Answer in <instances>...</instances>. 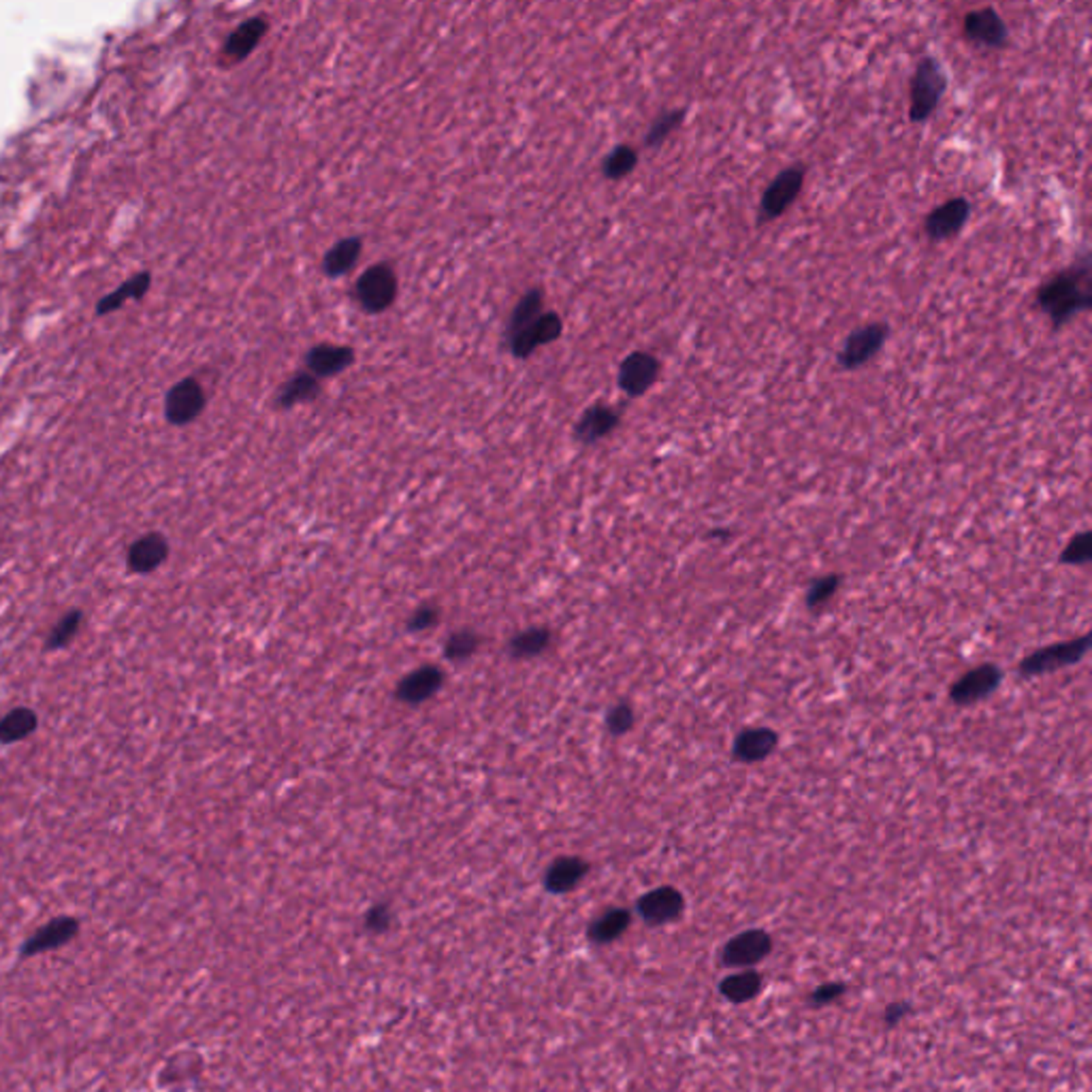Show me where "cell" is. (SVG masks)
Instances as JSON below:
<instances>
[{
    "instance_id": "6da1fadb",
    "label": "cell",
    "mask_w": 1092,
    "mask_h": 1092,
    "mask_svg": "<svg viewBox=\"0 0 1092 1092\" xmlns=\"http://www.w3.org/2000/svg\"><path fill=\"white\" fill-rule=\"evenodd\" d=\"M1092 282H1090V256H1082L1080 263L1058 271L1056 276L1039 286L1035 295V308L1048 314L1054 331L1063 329L1078 314L1090 310Z\"/></svg>"
},
{
    "instance_id": "7a4b0ae2",
    "label": "cell",
    "mask_w": 1092,
    "mask_h": 1092,
    "mask_svg": "<svg viewBox=\"0 0 1092 1092\" xmlns=\"http://www.w3.org/2000/svg\"><path fill=\"white\" fill-rule=\"evenodd\" d=\"M947 90V76L941 62L932 56H924L917 62V69L912 79V93H909V118L913 124H924L937 111L943 94Z\"/></svg>"
},
{
    "instance_id": "3957f363",
    "label": "cell",
    "mask_w": 1092,
    "mask_h": 1092,
    "mask_svg": "<svg viewBox=\"0 0 1092 1092\" xmlns=\"http://www.w3.org/2000/svg\"><path fill=\"white\" fill-rule=\"evenodd\" d=\"M805 178H807L805 164H792V167L783 169L779 176L766 186L762 198H759V216H758L759 225L776 220L792 208V203L796 201L802 193Z\"/></svg>"
},
{
    "instance_id": "277c9868",
    "label": "cell",
    "mask_w": 1092,
    "mask_h": 1092,
    "mask_svg": "<svg viewBox=\"0 0 1092 1092\" xmlns=\"http://www.w3.org/2000/svg\"><path fill=\"white\" fill-rule=\"evenodd\" d=\"M888 337L890 327L885 322H868V325L858 327L843 342L841 350L837 352V363L847 371L862 367L881 352Z\"/></svg>"
},
{
    "instance_id": "5b68a950",
    "label": "cell",
    "mask_w": 1092,
    "mask_h": 1092,
    "mask_svg": "<svg viewBox=\"0 0 1092 1092\" xmlns=\"http://www.w3.org/2000/svg\"><path fill=\"white\" fill-rule=\"evenodd\" d=\"M357 301L367 314H380L391 308L397 297V276L386 263L369 267L357 282Z\"/></svg>"
},
{
    "instance_id": "8992f818",
    "label": "cell",
    "mask_w": 1092,
    "mask_h": 1092,
    "mask_svg": "<svg viewBox=\"0 0 1092 1092\" xmlns=\"http://www.w3.org/2000/svg\"><path fill=\"white\" fill-rule=\"evenodd\" d=\"M205 391L196 378H184L169 388L164 397V418L171 425L184 427L201 417L205 410Z\"/></svg>"
},
{
    "instance_id": "52a82bcc",
    "label": "cell",
    "mask_w": 1092,
    "mask_h": 1092,
    "mask_svg": "<svg viewBox=\"0 0 1092 1092\" xmlns=\"http://www.w3.org/2000/svg\"><path fill=\"white\" fill-rule=\"evenodd\" d=\"M77 932H79L77 917H71V915L54 917V920H49L47 924L41 926V929H37L26 941H24V946L20 947V956L32 958V956L45 954V951L62 947V946H66V943H71L73 939H76Z\"/></svg>"
},
{
    "instance_id": "ba28073f",
    "label": "cell",
    "mask_w": 1092,
    "mask_h": 1092,
    "mask_svg": "<svg viewBox=\"0 0 1092 1092\" xmlns=\"http://www.w3.org/2000/svg\"><path fill=\"white\" fill-rule=\"evenodd\" d=\"M971 216V203L963 196L949 198L939 208H934L924 222V233L929 235L932 242H946V239L954 237L964 229L966 220Z\"/></svg>"
},
{
    "instance_id": "9c48e42d",
    "label": "cell",
    "mask_w": 1092,
    "mask_h": 1092,
    "mask_svg": "<svg viewBox=\"0 0 1092 1092\" xmlns=\"http://www.w3.org/2000/svg\"><path fill=\"white\" fill-rule=\"evenodd\" d=\"M659 376V361L649 352H632L619 367V386L630 397H640L656 384Z\"/></svg>"
},
{
    "instance_id": "30bf717a",
    "label": "cell",
    "mask_w": 1092,
    "mask_h": 1092,
    "mask_svg": "<svg viewBox=\"0 0 1092 1092\" xmlns=\"http://www.w3.org/2000/svg\"><path fill=\"white\" fill-rule=\"evenodd\" d=\"M963 30L969 41L983 47H992V49H998V47H1005L1007 43V24L1003 22V18L995 11L990 9V7H983V9L978 11H969L964 15V24H963Z\"/></svg>"
},
{
    "instance_id": "8fae6325",
    "label": "cell",
    "mask_w": 1092,
    "mask_h": 1092,
    "mask_svg": "<svg viewBox=\"0 0 1092 1092\" xmlns=\"http://www.w3.org/2000/svg\"><path fill=\"white\" fill-rule=\"evenodd\" d=\"M561 331H564V322H561L559 314L542 312L525 331H520L519 335L510 339V349L515 352V357L527 359L536 349L555 342Z\"/></svg>"
},
{
    "instance_id": "7c38bea8",
    "label": "cell",
    "mask_w": 1092,
    "mask_h": 1092,
    "mask_svg": "<svg viewBox=\"0 0 1092 1092\" xmlns=\"http://www.w3.org/2000/svg\"><path fill=\"white\" fill-rule=\"evenodd\" d=\"M1086 649H1088L1086 639L1065 642V644H1052V647L1032 653L1027 661H1022L1020 673H1022V676H1032V674L1048 673V670H1054V668H1063L1066 664H1073V661H1080L1083 653H1086Z\"/></svg>"
},
{
    "instance_id": "4fadbf2b",
    "label": "cell",
    "mask_w": 1092,
    "mask_h": 1092,
    "mask_svg": "<svg viewBox=\"0 0 1092 1092\" xmlns=\"http://www.w3.org/2000/svg\"><path fill=\"white\" fill-rule=\"evenodd\" d=\"M169 555V542L162 534H145L130 544L127 568L130 574L145 576L159 570Z\"/></svg>"
},
{
    "instance_id": "5bb4252c",
    "label": "cell",
    "mask_w": 1092,
    "mask_h": 1092,
    "mask_svg": "<svg viewBox=\"0 0 1092 1092\" xmlns=\"http://www.w3.org/2000/svg\"><path fill=\"white\" fill-rule=\"evenodd\" d=\"M773 943L764 930H747L736 934L724 949V963L727 966H754L768 956Z\"/></svg>"
},
{
    "instance_id": "9a60e30c",
    "label": "cell",
    "mask_w": 1092,
    "mask_h": 1092,
    "mask_svg": "<svg viewBox=\"0 0 1092 1092\" xmlns=\"http://www.w3.org/2000/svg\"><path fill=\"white\" fill-rule=\"evenodd\" d=\"M444 674L440 668L435 666H420L403 678L397 688V698L405 705H420L429 698H434L442 688Z\"/></svg>"
},
{
    "instance_id": "2e32d148",
    "label": "cell",
    "mask_w": 1092,
    "mask_h": 1092,
    "mask_svg": "<svg viewBox=\"0 0 1092 1092\" xmlns=\"http://www.w3.org/2000/svg\"><path fill=\"white\" fill-rule=\"evenodd\" d=\"M1000 681V670L995 666H980L966 673L954 688H951V700L958 705H973L981 698L990 696L997 690Z\"/></svg>"
},
{
    "instance_id": "e0dca14e",
    "label": "cell",
    "mask_w": 1092,
    "mask_h": 1092,
    "mask_svg": "<svg viewBox=\"0 0 1092 1092\" xmlns=\"http://www.w3.org/2000/svg\"><path fill=\"white\" fill-rule=\"evenodd\" d=\"M354 361V352L349 346H333V344H320L314 346L305 357V367L308 374L314 378H329L335 376L346 367H350Z\"/></svg>"
},
{
    "instance_id": "ac0fdd59",
    "label": "cell",
    "mask_w": 1092,
    "mask_h": 1092,
    "mask_svg": "<svg viewBox=\"0 0 1092 1092\" xmlns=\"http://www.w3.org/2000/svg\"><path fill=\"white\" fill-rule=\"evenodd\" d=\"M639 912L644 922L666 924L676 920L683 912V896L674 888H657L644 895L639 903Z\"/></svg>"
},
{
    "instance_id": "d6986e66",
    "label": "cell",
    "mask_w": 1092,
    "mask_h": 1092,
    "mask_svg": "<svg viewBox=\"0 0 1092 1092\" xmlns=\"http://www.w3.org/2000/svg\"><path fill=\"white\" fill-rule=\"evenodd\" d=\"M619 420H622V415L615 408H610V405H591L589 410H585V415L578 420V425L574 429V435L578 442L583 444H593L602 440V437L610 435L615 429L619 427Z\"/></svg>"
},
{
    "instance_id": "ffe728a7",
    "label": "cell",
    "mask_w": 1092,
    "mask_h": 1092,
    "mask_svg": "<svg viewBox=\"0 0 1092 1092\" xmlns=\"http://www.w3.org/2000/svg\"><path fill=\"white\" fill-rule=\"evenodd\" d=\"M267 26L269 24L263 15H256V18L239 24V26L229 35L225 47H222V56H225L229 62H242L244 58L250 56L252 49L261 43L264 32H267Z\"/></svg>"
},
{
    "instance_id": "44dd1931",
    "label": "cell",
    "mask_w": 1092,
    "mask_h": 1092,
    "mask_svg": "<svg viewBox=\"0 0 1092 1092\" xmlns=\"http://www.w3.org/2000/svg\"><path fill=\"white\" fill-rule=\"evenodd\" d=\"M776 747V734L766 727L744 730L734 742V758L741 762H759Z\"/></svg>"
},
{
    "instance_id": "7402d4cb",
    "label": "cell",
    "mask_w": 1092,
    "mask_h": 1092,
    "mask_svg": "<svg viewBox=\"0 0 1092 1092\" xmlns=\"http://www.w3.org/2000/svg\"><path fill=\"white\" fill-rule=\"evenodd\" d=\"M150 284H152L150 273L147 271L137 273V276L127 280L120 288H115L113 293L103 297V299L96 303V314L98 316H105V314L118 312L120 308H124L127 301H139L142 297H145L147 291H150Z\"/></svg>"
},
{
    "instance_id": "603a6c76",
    "label": "cell",
    "mask_w": 1092,
    "mask_h": 1092,
    "mask_svg": "<svg viewBox=\"0 0 1092 1092\" xmlns=\"http://www.w3.org/2000/svg\"><path fill=\"white\" fill-rule=\"evenodd\" d=\"M363 250V244L359 237H346L337 242L322 259V269L329 278H339L349 273L354 264L359 263V256Z\"/></svg>"
},
{
    "instance_id": "cb8c5ba5",
    "label": "cell",
    "mask_w": 1092,
    "mask_h": 1092,
    "mask_svg": "<svg viewBox=\"0 0 1092 1092\" xmlns=\"http://www.w3.org/2000/svg\"><path fill=\"white\" fill-rule=\"evenodd\" d=\"M587 875V864L578 858H561L546 873V888L551 892H568L578 885Z\"/></svg>"
},
{
    "instance_id": "d4e9b609",
    "label": "cell",
    "mask_w": 1092,
    "mask_h": 1092,
    "mask_svg": "<svg viewBox=\"0 0 1092 1092\" xmlns=\"http://www.w3.org/2000/svg\"><path fill=\"white\" fill-rule=\"evenodd\" d=\"M318 393H320V380L308 374V371H301V374H295L282 388H280L276 403L280 408L288 410L297 403L314 400V397H318Z\"/></svg>"
},
{
    "instance_id": "484cf974",
    "label": "cell",
    "mask_w": 1092,
    "mask_h": 1092,
    "mask_svg": "<svg viewBox=\"0 0 1092 1092\" xmlns=\"http://www.w3.org/2000/svg\"><path fill=\"white\" fill-rule=\"evenodd\" d=\"M37 730V715L30 708H13L0 719V744H13Z\"/></svg>"
},
{
    "instance_id": "4316f807",
    "label": "cell",
    "mask_w": 1092,
    "mask_h": 1092,
    "mask_svg": "<svg viewBox=\"0 0 1092 1092\" xmlns=\"http://www.w3.org/2000/svg\"><path fill=\"white\" fill-rule=\"evenodd\" d=\"M544 312V295L540 288H532L523 299L517 303L515 312H512L510 322H508V329H506V339L510 342L512 337L519 335L520 331H525L532 322L540 316Z\"/></svg>"
},
{
    "instance_id": "83f0119b",
    "label": "cell",
    "mask_w": 1092,
    "mask_h": 1092,
    "mask_svg": "<svg viewBox=\"0 0 1092 1092\" xmlns=\"http://www.w3.org/2000/svg\"><path fill=\"white\" fill-rule=\"evenodd\" d=\"M549 644L551 634L542 627H532V630L520 632L510 640V656L517 659H532L544 653Z\"/></svg>"
},
{
    "instance_id": "f1b7e54d",
    "label": "cell",
    "mask_w": 1092,
    "mask_h": 1092,
    "mask_svg": "<svg viewBox=\"0 0 1092 1092\" xmlns=\"http://www.w3.org/2000/svg\"><path fill=\"white\" fill-rule=\"evenodd\" d=\"M759 988H762V980H759V975L756 971H744L739 975H730V978H725L722 981V995L725 998H730L732 1003H744V1000L754 998Z\"/></svg>"
},
{
    "instance_id": "f546056e",
    "label": "cell",
    "mask_w": 1092,
    "mask_h": 1092,
    "mask_svg": "<svg viewBox=\"0 0 1092 1092\" xmlns=\"http://www.w3.org/2000/svg\"><path fill=\"white\" fill-rule=\"evenodd\" d=\"M685 115H688V110H685V107H678V110H668L664 113H659L657 118L653 120L651 128L647 130V135H644V145L659 147L685 122Z\"/></svg>"
},
{
    "instance_id": "4dcf8cb0",
    "label": "cell",
    "mask_w": 1092,
    "mask_h": 1092,
    "mask_svg": "<svg viewBox=\"0 0 1092 1092\" xmlns=\"http://www.w3.org/2000/svg\"><path fill=\"white\" fill-rule=\"evenodd\" d=\"M639 164V152L632 145H617L602 162V173L606 179H623Z\"/></svg>"
},
{
    "instance_id": "1f68e13d",
    "label": "cell",
    "mask_w": 1092,
    "mask_h": 1092,
    "mask_svg": "<svg viewBox=\"0 0 1092 1092\" xmlns=\"http://www.w3.org/2000/svg\"><path fill=\"white\" fill-rule=\"evenodd\" d=\"M627 924H630V913L625 909H612V912L604 913L600 920H595L589 929V937L595 943H608L615 941L622 934Z\"/></svg>"
},
{
    "instance_id": "d6a6232c",
    "label": "cell",
    "mask_w": 1092,
    "mask_h": 1092,
    "mask_svg": "<svg viewBox=\"0 0 1092 1092\" xmlns=\"http://www.w3.org/2000/svg\"><path fill=\"white\" fill-rule=\"evenodd\" d=\"M81 622H84V615H81L79 610H71L66 612V615L60 619V622L56 623V627L47 636V642H45V649L47 651H58L69 644L73 639H76Z\"/></svg>"
},
{
    "instance_id": "836d02e7",
    "label": "cell",
    "mask_w": 1092,
    "mask_h": 1092,
    "mask_svg": "<svg viewBox=\"0 0 1092 1092\" xmlns=\"http://www.w3.org/2000/svg\"><path fill=\"white\" fill-rule=\"evenodd\" d=\"M478 642H481L478 640V636L469 630L452 634L449 642H446V657L452 659V661L469 659L471 656H474Z\"/></svg>"
},
{
    "instance_id": "e575fe53",
    "label": "cell",
    "mask_w": 1092,
    "mask_h": 1092,
    "mask_svg": "<svg viewBox=\"0 0 1092 1092\" xmlns=\"http://www.w3.org/2000/svg\"><path fill=\"white\" fill-rule=\"evenodd\" d=\"M837 585H839V581H837V578H834V576L822 578V581L813 583V587H810L809 595H807L809 608H817L819 604H824L826 600H828L830 595H832L834 591H837Z\"/></svg>"
},
{
    "instance_id": "d590c367",
    "label": "cell",
    "mask_w": 1092,
    "mask_h": 1092,
    "mask_svg": "<svg viewBox=\"0 0 1092 1092\" xmlns=\"http://www.w3.org/2000/svg\"><path fill=\"white\" fill-rule=\"evenodd\" d=\"M606 724H608V730L612 734H623L632 727L634 724V713L632 708L627 705H619L615 708H610V713L606 717Z\"/></svg>"
},
{
    "instance_id": "8d00e7d4",
    "label": "cell",
    "mask_w": 1092,
    "mask_h": 1092,
    "mask_svg": "<svg viewBox=\"0 0 1092 1092\" xmlns=\"http://www.w3.org/2000/svg\"><path fill=\"white\" fill-rule=\"evenodd\" d=\"M1090 557V537L1088 534H1082L1078 537H1073L1071 544L1065 549V555L1063 559L1069 561V564H1083V561H1088Z\"/></svg>"
},
{
    "instance_id": "74e56055",
    "label": "cell",
    "mask_w": 1092,
    "mask_h": 1092,
    "mask_svg": "<svg viewBox=\"0 0 1092 1092\" xmlns=\"http://www.w3.org/2000/svg\"><path fill=\"white\" fill-rule=\"evenodd\" d=\"M435 622H437V610L432 606H423L410 617L408 625H410V630L423 632V630H429L432 625H435Z\"/></svg>"
},
{
    "instance_id": "f35d334b",
    "label": "cell",
    "mask_w": 1092,
    "mask_h": 1092,
    "mask_svg": "<svg viewBox=\"0 0 1092 1092\" xmlns=\"http://www.w3.org/2000/svg\"><path fill=\"white\" fill-rule=\"evenodd\" d=\"M843 990H845V986H841V983H828V986H822L813 992V997H810V1003L813 1005L830 1003V1000L843 995Z\"/></svg>"
},
{
    "instance_id": "ab89813d",
    "label": "cell",
    "mask_w": 1092,
    "mask_h": 1092,
    "mask_svg": "<svg viewBox=\"0 0 1092 1092\" xmlns=\"http://www.w3.org/2000/svg\"><path fill=\"white\" fill-rule=\"evenodd\" d=\"M388 920H391V913H388V907L380 905V907L371 909V912L367 913V922H366V924H367V929H371V930H384L386 926H388Z\"/></svg>"
},
{
    "instance_id": "60d3db41",
    "label": "cell",
    "mask_w": 1092,
    "mask_h": 1092,
    "mask_svg": "<svg viewBox=\"0 0 1092 1092\" xmlns=\"http://www.w3.org/2000/svg\"><path fill=\"white\" fill-rule=\"evenodd\" d=\"M905 1012H907L905 1005H892V1007H888V1014H885V1022H888V1024H896V1022L900 1020V1017L905 1015Z\"/></svg>"
}]
</instances>
